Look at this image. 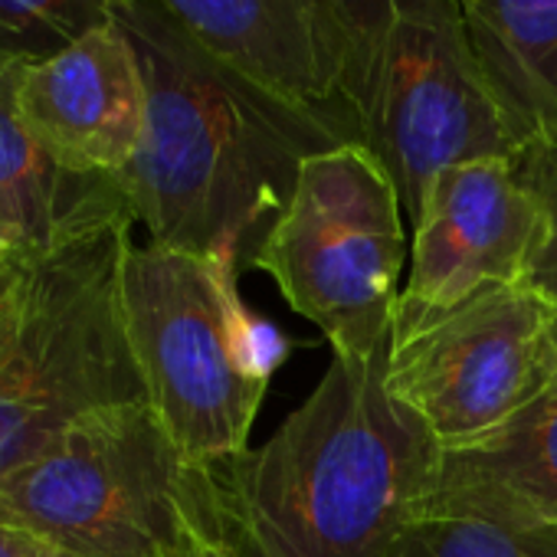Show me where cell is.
Listing matches in <instances>:
<instances>
[{"label":"cell","instance_id":"cell-2","mask_svg":"<svg viewBox=\"0 0 557 557\" xmlns=\"http://www.w3.org/2000/svg\"><path fill=\"white\" fill-rule=\"evenodd\" d=\"M387 348L335 355L259 449L207 466L236 557H387L426 511L443 446L387 391Z\"/></svg>","mask_w":557,"mask_h":557},{"label":"cell","instance_id":"cell-6","mask_svg":"<svg viewBox=\"0 0 557 557\" xmlns=\"http://www.w3.org/2000/svg\"><path fill=\"white\" fill-rule=\"evenodd\" d=\"M0 521L83 557H171L220 534L210 469L181 453L148 400L83 417L0 475Z\"/></svg>","mask_w":557,"mask_h":557},{"label":"cell","instance_id":"cell-7","mask_svg":"<svg viewBox=\"0 0 557 557\" xmlns=\"http://www.w3.org/2000/svg\"><path fill=\"white\" fill-rule=\"evenodd\" d=\"M407 216L384 164L345 141L312 154L252 252L283 299L345 358L391 345L407 262Z\"/></svg>","mask_w":557,"mask_h":557},{"label":"cell","instance_id":"cell-15","mask_svg":"<svg viewBox=\"0 0 557 557\" xmlns=\"http://www.w3.org/2000/svg\"><path fill=\"white\" fill-rule=\"evenodd\" d=\"M122 0H0V60L40 63L112 24Z\"/></svg>","mask_w":557,"mask_h":557},{"label":"cell","instance_id":"cell-1","mask_svg":"<svg viewBox=\"0 0 557 557\" xmlns=\"http://www.w3.org/2000/svg\"><path fill=\"white\" fill-rule=\"evenodd\" d=\"M112 21L145 79V135L119 174L135 223L158 246L249 265L302 164L355 132L213 57L154 0H122Z\"/></svg>","mask_w":557,"mask_h":557},{"label":"cell","instance_id":"cell-22","mask_svg":"<svg viewBox=\"0 0 557 557\" xmlns=\"http://www.w3.org/2000/svg\"><path fill=\"white\" fill-rule=\"evenodd\" d=\"M4 256H8V246L0 243V269H4Z\"/></svg>","mask_w":557,"mask_h":557},{"label":"cell","instance_id":"cell-16","mask_svg":"<svg viewBox=\"0 0 557 557\" xmlns=\"http://www.w3.org/2000/svg\"><path fill=\"white\" fill-rule=\"evenodd\" d=\"M387 557H557V531L423 515L400 534Z\"/></svg>","mask_w":557,"mask_h":557},{"label":"cell","instance_id":"cell-8","mask_svg":"<svg viewBox=\"0 0 557 557\" xmlns=\"http://www.w3.org/2000/svg\"><path fill=\"white\" fill-rule=\"evenodd\" d=\"M550 315L554 306L531 286H505L394 332L387 391L433 430L440 446L475 440L557 377Z\"/></svg>","mask_w":557,"mask_h":557},{"label":"cell","instance_id":"cell-19","mask_svg":"<svg viewBox=\"0 0 557 557\" xmlns=\"http://www.w3.org/2000/svg\"><path fill=\"white\" fill-rule=\"evenodd\" d=\"M171 557H236V554H233V547L220 534H197V537H190Z\"/></svg>","mask_w":557,"mask_h":557},{"label":"cell","instance_id":"cell-3","mask_svg":"<svg viewBox=\"0 0 557 557\" xmlns=\"http://www.w3.org/2000/svg\"><path fill=\"white\" fill-rule=\"evenodd\" d=\"M319 50L329 102L391 174L407 226L440 171L518 158L459 0H319Z\"/></svg>","mask_w":557,"mask_h":557},{"label":"cell","instance_id":"cell-23","mask_svg":"<svg viewBox=\"0 0 557 557\" xmlns=\"http://www.w3.org/2000/svg\"><path fill=\"white\" fill-rule=\"evenodd\" d=\"M459 4H462V8H466V4H469V0H459Z\"/></svg>","mask_w":557,"mask_h":557},{"label":"cell","instance_id":"cell-20","mask_svg":"<svg viewBox=\"0 0 557 557\" xmlns=\"http://www.w3.org/2000/svg\"><path fill=\"white\" fill-rule=\"evenodd\" d=\"M44 557H83V554H70V550H60V547H47L44 544Z\"/></svg>","mask_w":557,"mask_h":557},{"label":"cell","instance_id":"cell-14","mask_svg":"<svg viewBox=\"0 0 557 557\" xmlns=\"http://www.w3.org/2000/svg\"><path fill=\"white\" fill-rule=\"evenodd\" d=\"M462 11L518 145L557 135V0H469Z\"/></svg>","mask_w":557,"mask_h":557},{"label":"cell","instance_id":"cell-5","mask_svg":"<svg viewBox=\"0 0 557 557\" xmlns=\"http://www.w3.org/2000/svg\"><path fill=\"white\" fill-rule=\"evenodd\" d=\"M239 265L158 243L122 259L128 345L171 440L197 466L249 449L265 387L289 338L239 296Z\"/></svg>","mask_w":557,"mask_h":557},{"label":"cell","instance_id":"cell-11","mask_svg":"<svg viewBox=\"0 0 557 557\" xmlns=\"http://www.w3.org/2000/svg\"><path fill=\"white\" fill-rule=\"evenodd\" d=\"M423 515L557 531V377L502 426L443 446Z\"/></svg>","mask_w":557,"mask_h":557},{"label":"cell","instance_id":"cell-12","mask_svg":"<svg viewBox=\"0 0 557 557\" xmlns=\"http://www.w3.org/2000/svg\"><path fill=\"white\" fill-rule=\"evenodd\" d=\"M21 66L0 60V243L60 249L135 220L119 177L60 164L27 128L17 109Z\"/></svg>","mask_w":557,"mask_h":557},{"label":"cell","instance_id":"cell-17","mask_svg":"<svg viewBox=\"0 0 557 557\" xmlns=\"http://www.w3.org/2000/svg\"><path fill=\"white\" fill-rule=\"evenodd\" d=\"M515 168L528 190L537 197L544 216V236L528 272V286L550 306H557V135L528 141L518 151Z\"/></svg>","mask_w":557,"mask_h":557},{"label":"cell","instance_id":"cell-4","mask_svg":"<svg viewBox=\"0 0 557 557\" xmlns=\"http://www.w3.org/2000/svg\"><path fill=\"white\" fill-rule=\"evenodd\" d=\"M135 220L60 249L8 246L0 269V475L83 417L148 400L122 315Z\"/></svg>","mask_w":557,"mask_h":557},{"label":"cell","instance_id":"cell-9","mask_svg":"<svg viewBox=\"0 0 557 557\" xmlns=\"http://www.w3.org/2000/svg\"><path fill=\"white\" fill-rule=\"evenodd\" d=\"M541 236V203L521 181L515 158H479L440 171L410 226V269L394 332L459 309L482 293L528 286Z\"/></svg>","mask_w":557,"mask_h":557},{"label":"cell","instance_id":"cell-13","mask_svg":"<svg viewBox=\"0 0 557 557\" xmlns=\"http://www.w3.org/2000/svg\"><path fill=\"white\" fill-rule=\"evenodd\" d=\"M200 47L306 106L332 109L319 0H154Z\"/></svg>","mask_w":557,"mask_h":557},{"label":"cell","instance_id":"cell-18","mask_svg":"<svg viewBox=\"0 0 557 557\" xmlns=\"http://www.w3.org/2000/svg\"><path fill=\"white\" fill-rule=\"evenodd\" d=\"M0 557H44V541H37L24 528L0 521Z\"/></svg>","mask_w":557,"mask_h":557},{"label":"cell","instance_id":"cell-10","mask_svg":"<svg viewBox=\"0 0 557 557\" xmlns=\"http://www.w3.org/2000/svg\"><path fill=\"white\" fill-rule=\"evenodd\" d=\"M17 109L60 164L119 177L145 135V79L122 27L112 21L50 60L24 63Z\"/></svg>","mask_w":557,"mask_h":557},{"label":"cell","instance_id":"cell-21","mask_svg":"<svg viewBox=\"0 0 557 557\" xmlns=\"http://www.w3.org/2000/svg\"><path fill=\"white\" fill-rule=\"evenodd\" d=\"M550 338H554V355H557V306H554V315H550Z\"/></svg>","mask_w":557,"mask_h":557}]
</instances>
